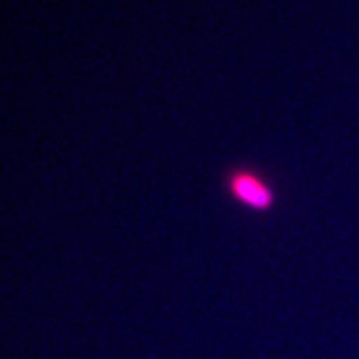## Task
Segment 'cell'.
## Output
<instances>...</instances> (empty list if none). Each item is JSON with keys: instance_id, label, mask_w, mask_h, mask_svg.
<instances>
[{"instance_id": "6da1fadb", "label": "cell", "mask_w": 359, "mask_h": 359, "mask_svg": "<svg viewBox=\"0 0 359 359\" xmlns=\"http://www.w3.org/2000/svg\"><path fill=\"white\" fill-rule=\"evenodd\" d=\"M226 190L238 204L256 214L271 212L278 200L268 180L250 168H233L226 178Z\"/></svg>"}]
</instances>
